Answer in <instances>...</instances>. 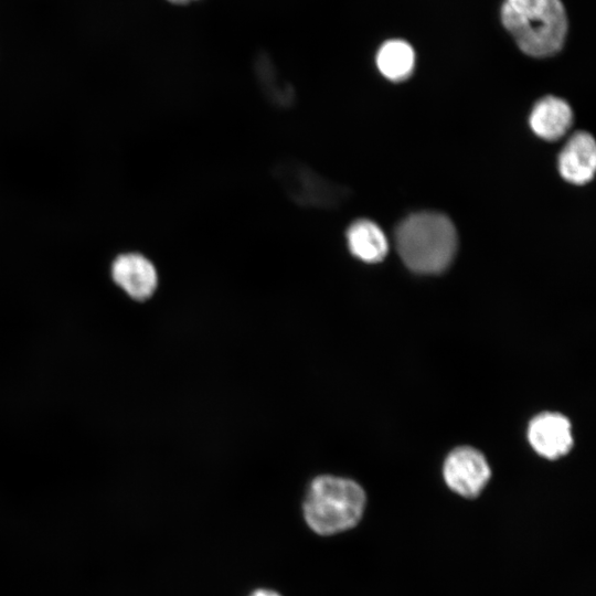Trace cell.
Listing matches in <instances>:
<instances>
[{
	"label": "cell",
	"mask_w": 596,
	"mask_h": 596,
	"mask_svg": "<svg viewBox=\"0 0 596 596\" xmlns=\"http://www.w3.org/2000/svg\"><path fill=\"white\" fill-rule=\"evenodd\" d=\"M397 252L405 265L419 274H437L451 263L457 248L453 222L444 214L421 212L396 228Z\"/></svg>",
	"instance_id": "obj_1"
},
{
	"label": "cell",
	"mask_w": 596,
	"mask_h": 596,
	"mask_svg": "<svg viewBox=\"0 0 596 596\" xmlns=\"http://www.w3.org/2000/svg\"><path fill=\"white\" fill-rule=\"evenodd\" d=\"M528 437L533 449L547 459L564 456L573 445L571 424L558 413H542L534 417Z\"/></svg>",
	"instance_id": "obj_6"
},
{
	"label": "cell",
	"mask_w": 596,
	"mask_h": 596,
	"mask_svg": "<svg viewBox=\"0 0 596 596\" xmlns=\"http://www.w3.org/2000/svg\"><path fill=\"white\" fill-rule=\"evenodd\" d=\"M249 596H281L277 592L268 588H257Z\"/></svg>",
	"instance_id": "obj_11"
},
{
	"label": "cell",
	"mask_w": 596,
	"mask_h": 596,
	"mask_svg": "<svg viewBox=\"0 0 596 596\" xmlns=\"http://www.w3.org/2000/svg\"><path fill=\"white\" fill-rule=\"evenodd\" d=\"M111 278L131 299L150 298L158 285L155 265L138 253L121 254L111 264Z\"/></svg>",
	"instance_id": "obj_5"
},
{
	"label": "cell",
	"mask_w": 596,
	"mask_h": 596,
	"mask_svg": "<svg viewBox=\"0 0 596 596\" xmlns=\"http://www.w3.org/2000/svg\"><path fill=\"white\" fill-rule=\"evenodd\" d=\"M443 472L447 486L469 499L481 493L491 476L483 455L471 447L454 449L445 460Z\"/></svg>",
	"instance_id": "obj_4"
},
{
	"label": "cell",
	"mask_w": 596,
	"mask_h": 596,
	"mask_svg": "<svg viewBox=\"0 0 596 596\" xmlns=\"http://www.w3.org/2000/svg\"><path fill=\"white\" fill-rule=\"evenodd\" d=\"M573 114L570 105L555 96L540 99L533 107L529 123L533 132L542 139L554 141L570 129Z\"/></svg>",
	"instance_id": "obj_8"
},
{
	"label": "cell",
	"mask_w": 596,
	"mask_h": 596,
	"mask_svg": "<svg viewBox=\"0 0 596 596\" xmlns=\"http://www.w3.org/2000/svg\"><path fill=\"white\" fill-rule=\"evenodd\" d=\"M596 168V145L586 131L575 132L558 156V170L567 182L581 185L589 182Z\"/></svg>",
	"instance_id": "obj_7"
},
{
	"label": "cell",
	"mask_w": 596,
	"mask_h": 596,
	"mask_svg": "<svg viewBox=\"0 0 596 596\" xmlns=\"http://www.w3.org/2000/svg\"><path fill=\"white\" fill-rule=\"evenodd\" d=\"M170 2H173V3H178V4H183V3H188V2H191L193 0H169Z\"/></svg>",
	"instance_id": "obj_12"
},
{
	"label": "cell",
	"mask_w": 596,
	"mask_h": 596,
	"mask_svg": "<svg viewBox=\"0 0 596 596\" xmlns=\"http://www.w3.org/2000/svg\"><path fill=\"white\" fill-rule=\"evenodd\" d=\"M415 54L412 46L402 40L385 42L376 55V65L383 76L393 82L407 78L414 68Z\"/></svg>",
	"instance_id": "obj_10"
},
{
	"label": "cell",
	"mask_w": 596,
	"mask_h": 596,
	"mask_svg": "<svg viewBox=\"0 0 596 596\" xmlns=\"http://www.w3.org/2000/svg\"><path fill=\"white\" fill-rule=\"evenodd\" d=\"M350 252L366 263L381 262L387 254L389 242L384 232L370 220L353 222L347 232Z\"/></svg>",
	"instance_id": "obj_9"
},
{
	"label": "cell",
	"mask_w": 596,
	"mask_h": 596,
	"mask_svg": "<svg viewBox=\"0 0 596 596\" xmlns=\"http://www.w3.org/2000/svg\"><path fill=\"white\" fill-rule=\"evenodd\" d=\"M501 19L519 47L531 56L554 54L566 35L567 20L560 0H505Z\"/></svg>",
	"instance_id": "obj_3"
},
{
	"label": "cell",
	"mask_w": 596,
	"mask_h": 596,
	"mask_svg": "<svg viewBox=\"0 0 596 596\" xmlns=\"http://www.w3.org/2000/svg\"><path fill=\"white\" fill-rule=\"evenodd\" d=\"M366 497L355 481L323 475L315 478L305 494L307 525L319 535H333L354 528L364 513Z\"/></svg>",
	"instance_id": "obj_2"
}]
</instances>
